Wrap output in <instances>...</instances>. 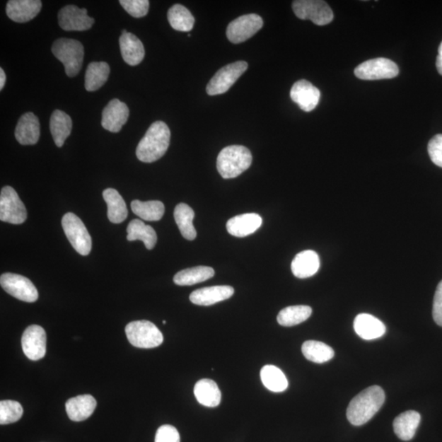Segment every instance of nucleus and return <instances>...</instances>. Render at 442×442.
<instances>
[{
  "mask_svg": "<svg viewBox=\"0 0 442 442\" xmlns=\"http://www.w3.org/2000/svg\"><path fill=\"white\" fill-rule=\"evenodd\" d=\"M50 132L57 146H64L65 140L69 137L72 121L69 115L61 110H55L50 118Z\"/></svg>",
  "mask_w": 442,
  "mask_h": 442,
  "instance_id": "cd10ccee",
  "label": "nucleus"
},
{
  "mask_svg": "<svg viewBox=\"0 0 442 442\" xmlns=\"http://www.w3.org/2000/svg\"><path fill=\"white\" fill-rule=\"evenodd\" d=\"M23 415L22 405L15 400H1L0 402V424L17 422Z\"/></svg>",
  "mask_w": 442,
  "mask_h": 442,
  "instance_id": "4c0bfd02",
  "label": "nucleus"
},
{
  "mask_svg": "<svg viewBox=\"0 0 442 442\" xmlns=\"http://www.w3.org/2000/svg\"><path fill=\"white\" fill-rule=\"evenodd\" d=\"M128 241L140 240L149 250H152L158 241V236L153 227L145 225L141 220L134 219L127 227Z\"/></svg>",
  "mask_w": 442,
  "mask_h": 442,
  "instance_id": "c85d7f7f",
  "label": "nucleus"
},
{
  "mask_svg": "<svg viewBox=\"0 0 442 442\" xmlns=\"http://www.w3.org/2000/svg\"><path fill=\"white\" fill-rule=\"evenodd\" d=\"M163 323L164 325H165V324H166V321H165V320H163Z\"/></svg>",
  "mask_w": 442,
  "mask_h": 442,
  "instance_id": "a18cd8bd",
  "label": "nucleus"
},
{
  "mask_svg": "<svg viewBox=\"0 0 442 442\" xmlns=\"http://www.w3.org/2000/svg\"><path fill=\"white\" fill-rule=\"evenodd\" d=\"M120 4L134 18H143L149 13V1L148 0H121Z\"/></svg>",
  "mask_w": 442,
  "mask_h": 442,
  "instance_id": "58836bf2",
  "label": "nucleus"
},
{
  "mask_svg": "<svg viewBox=\"0 0 442 442\" xmlns=\"http://www.w3.org/2000/svg\"><path fill=\"white\" fill-rule=\"evenodd\" d=\"M47 337L45 330L39 325H30L23 332L22 346L23 352L31 361H39L46 354Z\"/></svg>",
  "mask_w": 442,
  "mask_h": 442,
  "instance_id": "4468645a",
  "label": "nucleus"
},
{
  "mask_svg": "<svg viewBox=\"0 0 442 442\" xmlns=\"http://www.w3.org/2000/svg\"><path fill=\"white\" fill-rule=\"evenodd\" d=\"M436 69L442 76V42L439 47L438 59H436Z\"/></svg>",
  "mask_w": 442,
  "mask_h": 442,
  "instance_id": "37998d69",
  "label": "nucleus"
},
{
  "mask_svg": "<svg viewBox=\"0 0 442 442\" xmlns=\"http://www.w3.org/2000/svg\"><path fill=\"white\" fill-rule=\"evenodd\" d=\"M398 74L397 65L392 60L384 58L364 62L355 69L356 76L365 81L392 79Z\"/></svg>",
  "mask_w": 442,
  "mask_h": 442,
  "instance_id": "9d476101",
  "label": "nucleus"
},
{
  "mask_svg": "<svg viewBox=\"0 0 442 442\" xmlns=\"http://www.w3.org/2000/svg\"><path fill=\"white\" fill-rule=\"evenodd\" d=\"M59 23L66 31H85L93 27L95 19L88 17L86 8L67 5L59 13Z\"/></svg>",
  "mask_w": 442,
  "mask_h": 442,
  "instance_id": "ddd939ff",
  "label": "nucleus"
},
{
  "mask_svg": "<svg viewBox=\"0 0 442 442\" xmlns=\"http://www.w3.org/2000/svg\"><path fill=\"white\" fill-rule=\"evenodd\" d=\"M248 66L246 62L238 61L222 67L208 83V95L213 96L226 93L247 71Z\"/></svg>",
  "mask_w": 442,
  "mask_h": 442,
  "instance_id": "0eeeda50",
  "label": "nucleus"
},
{
  "mask_svg": "<svg viewBox=\"0 0 442 442\" xmlns=\"http://www.w3.org/2000/svg\"><path fill=\"white\" fill-rule=\"evenodd\" d=\"M433 315L436 324L442 327V280L436 290L434 301Z\"/></svg>",
  "mask_w": 442,
  "mask_h": 442,
  "instance_id": "79ce46f5",
  "label": "nucleus"
},
{
  "mask_svg": "<svg viewBox=\"0 0 442 442\" xmlns=\"http://www.w3.org/2000/svg\"><path fill=\"white\" fill-rule=\"evenodd\" d=\"M421 421V415L414 410H408L400 414L394 420L395 434L400 440L409 441L414 438Z\"/></svg>",
  "mask_w": 442,
  "mask_h": 442,
  "instance_id": "a878e982",
  "label": "nucleus"
},
{
  "mask_svg": "<svg viewBox=\"0 0 442 442\" xmlns=\"http://www.w3.org/2000/svg\"><path fill=\"white\" fill-rule=\"evenodd\" d=\"M194 396L201 405L214 408L221 402V392L219 387L211 379H201L195 384Z\"/></svg>",
  "mask_w": 442,
  "mask_h": 442,
  "instance_id": "393cba45",
  "label": "nucleus"
},
{
  "mask_svg": "<svg viewBox=\"0 0 442 442\" xmlns=\"http://www.w3.org/2000/svg\"><path fill=\"white\" fill-rule=\"evenodd\" d=\"M194 216V211L190 206L185 204L176 206L174 211L175 222L182 236L190 241L194 240L197 237V231L192 223Z\"/></svg>",
  "mask_w": 442,
  "mask_h": 442,
  "instance_id": "7c9ffc66",
  "label": "nucleus"
},
{
  "mask_svg": "<svg viewBox=\"0 0 442 442\" xmlns=\"http://www.w3.org/2000/svg\"><path fill=\"white\" fill-rule=\"evenodd\" d=\"M126 334L129 343L135 347H158L163 344V335L157 326L148 320L133 321L126 327Z\"/></svg>",
  "mask_w": 442,
  "mask_h": 442,
  "instance_id": "39448f33",
  "label": "nucleus"
},
{
  "mask_svg": "<svg viewBox=\"0 0 442 442\" xmlns=\"http://www.w3.org/2000/svg\"><path fill=\"white\" fill-rule=\"evenodd\" d=\"M312 314L308 306H288L281 310L277 317L278 323L284 327H291L303 323Z\"/></svg>",
  "mask_w": 442,
  "mask_h": 442,
  "instance_id": "e433bc0d",
  "label": "nucleus"
},
{
  "mask_svg": "<svg viewBox=\"0 0 442 442\" xmlns=\"http://www.w3.org/2000/svg\"><path fill=\"white\" fill-rule=\"evenodd\" d=\"M291 98L298 104L301 110L311 112L318 105L320 100L319 88L306 80L296 81L290 92Z\"/></svg>",
  "mask_w": 442,
  "mask_h": 442,
  "instance_id": "dca6fc26",
  "label": "nucleus"
},
{
  "mask_svg": "<svg viewBox=\"0 0 442 442\" xmlns=\"http://www.w3.org/2000/svg\"><path fill=\"white\" fill-rule=\"evenodd\" d=\"M252 162L250 150L240 145H232L221 151L216 166L223 179H233L250 168Z\"/></svg>",
  "mask_w": 442,
  "mask_h": 442,
  "instance_id": "7ed1b4c3",
  "label": "nucleus"
},
{
  "mask_svg": "<svg viewBox=\"0 0 442 442\" xmlns=\"http://www.w3.org/2000/svg\"><path fill=\"white\" fill-rule=\"evenodd\" d=\"M40 136L39 119L33 112L24 114L19 119L15 129V138L22 145L37 144Z\"/></svg>",
  "mask_w": 442,
  "mask_h": 442,
  "instance_id": "6ab92c4d",
  "label": "nucleus"
},
{
  "mask_svg": "<svg viewBox=\"0 0 442 442\" xmlns=\"http://www.w3.org/2000/svg\"><path fill=\"white\" fill-rule=\"evenodd\" d=\"M354 330L361 339L374 340L380 339L385 335L386 326L372 315L360 314L354 320Z\"/></svg>",
  "mask_w": 442,
  "mask_h": 442,
  "instance_id": "4be33fe9",
  "label": "nucleus"
},
{
  "mask_svg": "<svg viewBox=\"0 0 442 442\" xmlns=\"http://www.w3.org/2000/svg\"><path fill=\"white\" fill-rule=\"evenodd\" d=\"M170 140V131L168 124L160 121L153 123L138 144V159L145 163H152L162 158L169 148Z\"/></svg>",
  "mask_w": 442,
  "mask_h": 442,
  "instance_id": "f03ea898",
  "label": "nucleus"
},
{
  "mask_svg": "<svg viewBox=\"0 0 442 442\" xmlns=\"http://www.w3.org/2000/svg\"><path fill=\"white\" fill-rule=\"evenodd\" d=\"M261 378L264 386L273 392H284L289 387L285 374L274 366H264L261 371Z\"/></svg>",
  "mask_w": 442,
  "mask_h": 442,
  "instance_id": "f704fd0d",
  "label": "nucleus"
},
{
  "mask_svg": "<svg viewBox=\"0 0 442 442\" xmlns=\"http://www.w3.org/2000/svg\"><path fill=\"white\" fill-rule=\"evenodd\" d=\"M129 114L127 104L115 98L103 109L102 127L108 132L117 133L128 121Z\"/></svg>",
  "mask_w": 442,
  "mask_h": 442,
  "instance_id": "2eb2a0df",
  "label": "nucleus"
},
{
  "mask_svg": "<svg viewBox=\"0 0 442 442\" xmlns=\"http://www.w3.org/2000/svg\"><path fill=\"white\" fill-rule=\"evenodd\" d=\"M27 218V209L18 192L12 187H4L0 194V220L13 225H21Z\"/></svg>",
  "mask_w": 442,
  "mask_h": 442,
  "instance_id": "6e6552de",
  "label": "nucleus"
},
{
  "mask_svg": "<svg viewBox=\"0 0 442 442\" xmlns=\"http://www.w3.org/2000/svg\"><path fill=\"white\" fill-rule=\"evenodd\" d=\"M103 196L107 204L109 221L114 223H120L126 221L128 216L127 207L118 191L114 189H107L103 191Z\"/></svg>",
  "mask_w": 442,
  "mask_h": 442,
  "instance_id": "bb28decb",
  "label": "nucleus"
},
{
  "mask_svg": "<svg viewBox=\"0 0 442 442\" xmlns=\"http://www.w3.org/2000/svg\"><path fill=\"white\" fill-rule=\"evenodd\" d=\"M428 151L431 162L442 168V134H436L430 140Z\"/></svg>",
  "mask_w": 442,
  "mask_h": 442,
  "instance_id": "a19ab883",
  "label": "nucleus"
},
{
  "mask_svg": "<svg viewBox=\"0 0 442 442\" xmlns=\"http://www.w3.org/2000/svg\"><path fill=\"white\" fill-rule=\"evenodd\" d=\"M233 293L235 289L231 286H212L194 291L190 294V299L195 305L208 306L231 298Z\"/></svg>",
  "mask_w": 442,
  "mask_h": 442,
  "instance_id": "a211bd4d",
  "label": "nucleus"
},
{
  "mask_svg": "<svg viewBox=\"0 0 442 442\" xmlns=\"http://www.w3.org/2000/svg\"><path fill=\"white\" fill-rule=\"evenodd\" d=\"M97 407V402L91 395H81L72 397L66 403V414L71 420L81 422L91 417Z\"/></svg>",
  "mask_w": 442,
  "mask_h": 442,
  "instance_id": "5701e85b",
  "label": "nucleus"
},
{
  "mask_svg": "<svg viewBox=\"0 0 442 442\" xmlns=\"http://www.w3.org/2000/svg\"><path fill=\"white\" fill-rule=\"evenodd\" d=\"M262 218L256 213H247L228 220L226 228L231 235L243 238L252 235L262 226Z\"/></svg>",
  "mask_w": 442,
  "mask_h": 442,
  "instance_id": "412c9836",
  "label": "nucleus"
},
{
  "mask_svg": "<svg viewBox=\"0 0 442 442\" xmlns=\"http://www.w3.org/2000/svg\"><path fill=\"white\" fill-rule=\"evenodd\" d=\"M65 235L75 250L87 256L92 249V239L84 223L74 213H66L62 220Z\"/></svg>",
  "mask_w": 442,
  "mask_h": 442,
  "instance_id": "423d86ee",
  "label": "nucleus"
},
{
  "mask_svg": "<svg viewBox=\"0 0 442 442\" xmlns=\"http://www.w3.org/2000/svg\"><path fill=\"white\" fill-rule=\"evenodd\" d=\"M132 209L135 215L147 221H160L165 213V206L160 201L134 200L132 202Z\"/></svg>",
  "mask_w": 442,
  "mask_h": 442,
  "instance_id": "72a5a7b5",
  "label": "nucleus"
},
{
  "mask_svg": "<svg viewBox=\"0 0 442 442\" xmlns=\"http://www.w3.org/2000/svg\"><path fill=\"white\" fill-rule=\"evenodd\" d=\"M301 351L308 361L317 364L330 361L335 356V351L331 347L314 340L305 342L301 347Z\"/></svg>",
  "mask_w": 442,
  "mask_h": 442,
  "instance_id": "473e14b6",
  "label": "nucleus"
},
{
  "mask_svg": "<svg viewBox=\"0 0 442 442\" xmlns=\"http://www.w3.org/2000/svg\"><path fill=\"white\" fill-rule=\"evenodd\" d=\"M110 66L105 62H93L86 72L85 87L88 92L100 88L108 80Z\"/></svg>",
  "mask_w": 442,
  "mask_h": 442,
  "instance_id": "c756f323",
  "label": "nucleus"
},
{
  "mask_svg": "<svg viewBox=\"0 0 442 442\" xmlns=\"http://www.w3.org/2000/svg\"><path fill=\"white\" fill-rule=\"evenodd\" d=\"M293 12L301 20H310L318 25L330 24L334 20L330 5L321 0H296L293 3Z\"/></svg>",
  "mask_w": 442,
  "mask_h": 442,
  "instance_id": "1a4fd4ad",
  "label": "nucleus"
},
{
  "mask_svg": "<svg viewBox=\"0 0 442 442\" xmlns=\"http://www.w3.org/2000/svg\"><path fill=\"white\" fill-rule=\"evenodd\" d=\"M5 82H6V75L3 69H0V90H3Z\"/></svg>",
  "mask_w": 442,
  "mask_h": 442,
  "instance_id": "c03bdc74",
  "label": "nucleus"
},
{
  "mask_svg": "<svg viewBox=\"0 0 442 442\" xmlns=\"http://www.w3.org/2000/svg\"><path fill=\"white\" fill-rule=\"evenodd\" d=\"M42 2L40 0H10L6 6L8 17L18 23H28L40 12Z\"/></svg>",
  "mask_w": 442,
  "mask_h": 442,
  "instance_id": "f3484780",
  "label": "nucleus"
},
{
  "mask_svg": "<svg viewBox=\"0 0 442 442\" xmlns=\"http://www.w3.org/2000/svg\"><path fill=\"white\" fill-rule=\"evenodd\" d=\"M385 393L379 386H371L351 400L347 410V417L352 425L361 426L371 420L381 409Z\"/></svg>",
  "mask_w": 442,
  "mask_h": 442,
  "instance_id": "f257e3e1",
  "label": "nucleus"
},
{
  "mask_svg": "<svg viewBox=\"0 0 442 442\" xmlns=\"http://www.w3.org/2000/svg\"><path fill=\"white\" fill-rule=\"evenodd\" d=\"M215 275V270L209 267H197L185 269L177 273L174 282L180 286H191L204 282Z\"/></svg>",
  "mask_w": 442,
  "mask_h": 442,
  "instance_id": "2f4dec72",
  "label": "nucleus"
},
{
  "mask_svg": "<svg viewBox=\"0 0 442 442\" xmlns=\"http://www.w3.org/2000/svg\"><path fill=\"white\" fill-rule=\"evenodd\" d=\"M119 42L122 58L128 65L137 66L144 60V47L136 35L124 30Z\"/></svg>",
  "mask_w": 442,
  "mask_h": 442,
  "instance_id": "aec40b11",
  "label": "nucleus"
},
{
  "mask_svg": "<svg viewBox=\"0 0 442 442\" xmlns=\"http://www.w3.org/2000/svg\"><path fill=\"white\" fill-rule=\"evenodd\" d=\"M155 442H180L179 431L174 426H161L156 434Z\"/></svg>",
  "mask_w": 442,
  "mask_h": 442,
  "instance_id": "ea45409f",
  "label": "nucleus"
},
{
  "mask_svg": "<svg viewBox=\"0 0 442 442\" xmlns=\"http://www.w3.org/2000/svg\"><path fill=\"white\" fill-rule=\"evenodd\" d=\"M0 284L6 292L25 303H35L38 300V291L31 281L23 275L6 273L0 277Z\"/></svg>",
  "mask_w": 442,
  "mask_h": 442,
  "instance_id": "f8f14e48",
  "label": "nucleus"
},
{
  "mask_svg": "<svg viewBox=\"0 0 442 442\" xmlns=\"http://www.w3.org/2000/svg\"><path fill=\"white\" fill-rule=\"evenodd\" d=\"M52 52L64 65L67 76L74 77L79 74L84 59V47L80 41L66 38L57 40L52 46Z\"/></svg>",
  "mask_w": 442,
  "mask_h": 442,
  "instance_id": "20e7f679",
  "label": "nucleus"
},
{
  "mask_svg": "<svg viewBox=\"0 0 442 442\" xmlns=\"http://www.w3.org/2000/svg\"><path fill=\"white\" fill-rule=\"evenodd\" d=\"M320 267L318 254L314 251L306 250L299 252L292 262V272L294 277L306 279L313 277Z\"/></svg>",
  "mask_w": 442,
  "mask_h": 442,
  "instance_id": "b1692460",
  "label": "nucleus"
},
{
  "mask_svg": "<svg viewBox=\"0 0 442 442\" xmlns=\"http://www.w3.org/2000/svg\"><path fill=\"white\" fill-rule=\"evenodd\" d=\"M168 18L171 25L175 30L188 33L194 28L195 19L190 10L183 5L175 4L169 9Z\"/></svg>",
  "mask_w": 442,
  "mask_h": 442,
  "instance_id": "c9c22d12",
  "label": "nucleus"
},
{
  "mask_svg": "<svg viewBox=\"0 0 442 442\" xmlns=\"http://www.w3.org/2000/svg\"><path fill=\"white\" fill-rule=\"evenodd\" d=\"M263 19L257 14L241 16L228 24L226 35L233 44H240L252 37L263 27Z\"/></svg>",
  "mask_w": 442,
  "mask_h": 442,
  "instance_id": "9b49d317",
  "label": "nucleus"
}]
</instances>
